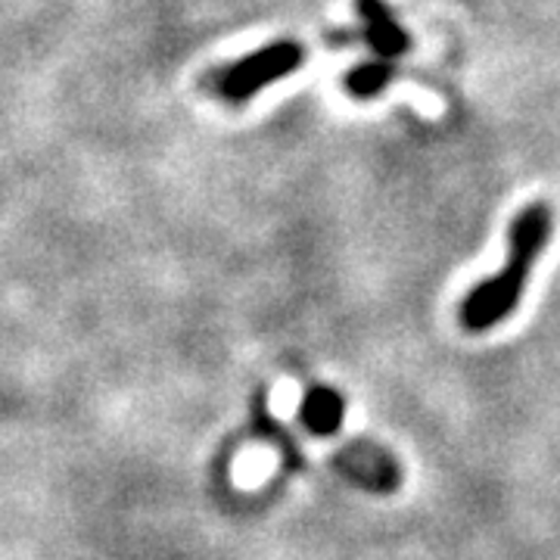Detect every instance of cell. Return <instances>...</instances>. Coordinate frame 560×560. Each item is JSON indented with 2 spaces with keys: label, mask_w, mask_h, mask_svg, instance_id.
<instances>
[{
  "label": "cell",
  "mask_w": 560,
  "mask_h": 560,
  "mask_svg": "<svg viewBox=\"0 0 560 560\" xmlns=\"http://www.w3.org/2000/svg\"><path fill=\"white\" fill-rule=\"evenodd\" d=\"M340 467L346 477H352L364 489H374V492H389L399 482V470L381 445H368V442L349 445L340 455Z\"/></svg>",
  "instance_id": "3"
},
{
  "label": "cell",
  "mask_w": 560,
  "mask_h": 560,
  "mask_svg": "<svg viewBox=\"0 0 560 560\" xmlns=\"http://www.w3.org/2000/svg\"><path fill=\"white\" fill-rule=\"evenodd\" d=\"M305 62V47L296 40H278L268 44L256 54L243 57L241 62H234L231 69H224V75L219 81V94L224 101L243 103L249 97H256L261 88L275 84V81L287 79L290 72H296Z\"/></svg>",
  "instance_id": "2"
},
{
  "label": "cell",
  "mask_w": 560,
  "mask_h": 560,
  "mask_svg": "<svg viewBox=\"0 0 560 560\" xmlns=\"http://www.w3.org/2000/svg\"><path fill=\"white\" fill-rule=\"evenodd\" d=\"M359 16L364 20V38L368 44L381 54L383 60H393V57H405L411 40L401 32L393 13L386 10L383 0H359Z\"/></svg>",
  "instance_id": "4"
},
{
  "label": "cell",
  "mask_w": 560,
  "mask_h": 560,
  "mask_svg": "<svg viewBox=\"0 0 560 560\" xmlns=\"http://www.w3.org/2000/svg\"><path fill=\"white\" fill-rule=\"evenodd\" d=\"M551 237V209L545 202L526 206L511 224L508 234V261L495 278L482 280L460 302V324L467 330H489L508 318L523 296V287L529 280V271L539 259L541 246Z\"/></svg>",
  "instance_id": "1"
},
{
  "label": "cell",
  "mask_w": 560,
  "mask_h": 560,
  "mask_svg": "<svg viewBox=\"0 0 560 560\" xmlns=\"http://www.w3.org/2000/svg\"><path fill=\"white\" fill-rule=\"evenodd\" d=\"M393 66L389 62H364V66H355L352 72H346V79H342V88L352 94V97H377L383 88L393 81Z\"/></svg>",
  "instance_id": "6"
},
{
  "label": "cell",
  "mask_w": 560,
  "mask_h": 560,
  "mask_svg": "<svg viewBox=\"0 0 560 560\" xmlns=\"http://www.w3.org/2000/svg\"><path fill=\"white\" fill-rule=\"evenodd\" d=\"M342 415H346V401H342L340 393H334V389H327V386L312 389V393L302 399L300 418L315 436H330V433H337L342 423Z\"/></svg>",
  "instance_id": "5"
}]
</instances>
